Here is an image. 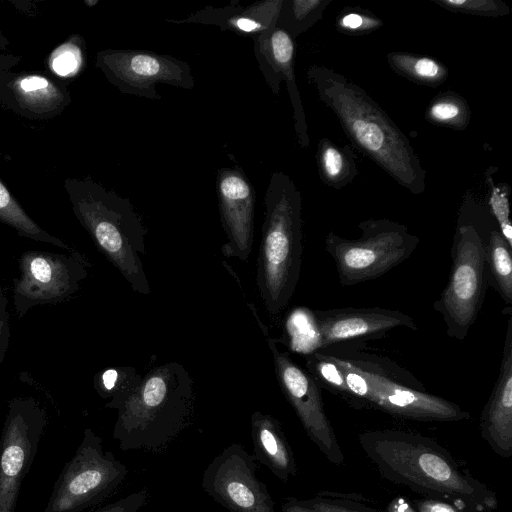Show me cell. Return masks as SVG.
I'll return each instance as SVG.
<instances>
[{
  "label": "cell",
  "instance_id": "cell-2",
  "mask_svg": "<svg viewBox=\"0 0 512 512\" xmlns=\"http://www.w3.org/2000/svg\"><path fill=\"white\" fill-rule=\"evenodd\" d=\"M319 350L339 369L344 388L340 395L354 408H373L389 415L425 422L468 420L458 404L431 394L410 371L365 342H345Z\"/></svg>",
  "mask_w": 512,
  "mask_h": 512
},
{
  "label": "cell",
  "instance_id": "cell-22",
  "mask_svg": "<svg viewBox=\"0 0 512 512\" xmlns=\"http://www.w3.org/2000/svg\"><path fill=\"white\" fill-rule=\"evenodd\" d=\"M316 159L321 180L335 189L348 185L358 174L356 157L349 145L340 146L323 138L318 143Z\"/></svg>",
  "mask_w": 512,
  "mask_h": 512
},
{
  "label": "cell",
  "instance_id": "cell-38",
  "mask_svg": "<svg viewBox=\"0 0 512 512\" xmlns=\"http://www.w3.org/2000/svg\"><path fill=\"white\" fill-rule=\"evenodd\" d=\"M16 63V58L7 56V55H0V70L9 68Z\"/></svg>",
  "mask_w": 512,
  "mask_h": 512
},
{
  "label": "cell",
  "instance_id": "cell-36",
  "mask_svg": "<svg viewBox=\"0 0 512 512\" xmlns=\"http://www.w3.org/2000/svg\"><path fill=\"white\" fill-rule=\"evenodd\" d=\"M8 300L0 287V365L3 363L10 342Z\"/></svg>",
  "mask_w": 512,
  "mask_h": 512
},
{
  "label": "cell",
  "instance_id": "cell-31",
  "mask_svg": "<svg viewBox=\"0 0 512 512\" xmlns=\"http://www.w3.org/2000/svg\"><path fill=\"white\" fill-rule=\"evenodd\" d=\"M508 191L505 190L504 185L496 186L491 184L488 206L500 232L512 247V224L510 220Z\"/></svg>",
  "mask_w": 512,
  "mask_h": 512
},
{
  "label": "cell",
  "instance_id": "cell-25",
  "mask_svg": "<svg viewBox=\"0 0 512 512\" xmlns=\"http://www.w3.org/2000/svg\"><path fill=\"white\" fill-rule=\"evenodd\" d=\"M141 375L132 366H117L102 370L94 378L98 395L108 400L105 407L113 409L139 383Z\"/></svg>",
  "mask_w": 512,
  "mask_h": 512
},
{
  "label": "cell",
  "instance_id": "cell-4",
  "mask_svg": "<svg viewBox=\"0 0 512 512\" xmlns=\"http://www.w3.org/2000/svg\"><path fill=\"white\" fill-rule=\"evenodd\" d=\"M113 409V438L122 451L162 453L194 419V380L180 363L155 366Z\"/></svg>",
  "mask_w": 512,
  "mask_h": 512
},
{
  "label": "cell",
  "instance_id": "cell-19",
  "mask_svg": "<svg viewBox=\"0 0 512 512\" xmlns=\"http://www.w3.org/2000/svg\"><path fill=\"white\" fill-rule=\"evenodd\" d=\"M282 3L283 0H264L241 6L234 0L223 7L206 6L183 19H167L166 22L213 25L223 32L253 38L276 26Z\"/></svg>",
  "mask_w": 512,
  "mask_h": 512
},
{
  "label": "cell",
  "instance_id": "cell-33",
  "mask_svg": "<svg viewBox=\"0 0 512 512\" xmlns=\"http://www.w3.org/2000/svg\"><path fill=\"white\" fill-rule=\"evenodd\" d=\"M413 506L416 512H482L463 502L433 497L416 498L413 500Z\"/></svg>",
  "mask_w": 512,
  "mask_h": 512
},
{
  "label": "cell",
  "instance_id": "cell-15",
  "mask_svg": "<svg viewBox=\"0 0 512 512\" xmlns=\"http://www.w3.org/2000/svg\"><path fill=\"white\" fill-rule=\"evenodd\" d=\"M310 314L316 335L314 350L339 343L379 339L400 327L417 330L410 315L383 307L318 309Z\"/></svg>",
  "mask_w": 512,
  "mask_h": 512
},
{
  "label": "cell",
  "instance_id": "cell-21",
  "mask_svg": "<svg viewBox=\"0 0 512 512\" xmlns=\"http://www.w3.org/2000/svg\"><path fill=\"white\" fill-rule=\"evenodd\" d=\"M487 285L507 304H512V247L499 227L489 229L486 241Z\"/></svg>",
  "mask_w": 512,
  "mask_h": 512
},
{
  "label": "cell",
  "instance_id": "cell-23",
  "mask_svg": "<svg viewBox=\"0 0 512 512\" xmlns=\"http://www.w3.org/2000/svg\"><path fill=\"white\" fill-rule=\"evenodd\" d=\"M0 221L12 227L20 236L44 242L67 252L74 251L68 244L51 235L36 224L18 204L8 189L0 181Z\"/></svg>",
  "mask_w": 512,
  "mask_h": 512
},
{
  "label": "cell",
  "instance_id": "cell-16",
  "mask_svg": "<svg viewBox=\"0 0 512 512\" xmlns=\"http://www.w3.org/2000/svg\"><path fill=\"white\" fill-rule=\"evenodd\" d=\"M216 193L227 238L222 254L247 261L254 241L255 189L242 168L224 167L217 171Z\"/></svg>",
  "mask_w": 512,
  "mask_h": 512
},
{
  "label": "cell",
  "instance_id": "cell-28",
  "mask_svg": "<svg viewBox=\"0 0 512 512\" xmlns=\"http://www.w3.org/2000/svg\"><path fill=\"white\" fill-rule=\"evenodd\" d=\"M470 112L466 102L458 95L445 93L431 103L427 111L430 121L463 129L469 122Z\"/></svg>",
  "mask_w": 512,
  "mask_h": 512
},
{
  "label": "cell",
  "instance_id": "cell-24",
  "mask_svg": "<svg viewBox=\"0 0 512 512\" xmlns=\"http://www.w3.org/2000/svg\"><path fill=\"white\" fill-rule=\"evenodd\" d=\"M330 0H283L276 26L293 39L313 26Z\"/></svg>",
  "mask_w": 512,
  "mask_h": 512
},
{
  "label": "cell",
  "instance_id": "cell-29",
  "mask_svg": "<svg viewBox=\"0 0 512 512\" xmlns=\"http://www.w3.org/2000/svg\"><path fill=\"white\" fill-rule=\"evenodd\" d=\"M360 500L361 498L355 499L339 493L322 491L302 501L315 512H383Z\"/></svg>",
  "mask_w": 512,
  "mask_h": 512
},
{
  "label": "cell",
  "instance_id": "cell-3",
  "mask_svg": "<svg viewBox=\"0 0 512 512\" xmlns=\"http://www.w3.org/2000/svg\"><path fill=\"white\" fill-rule=\"evenodd\" d=\"M306 76L356 149L411 193L424 192L426 173L410 141L361 87L325 66L311 65Z\"/></svg>",
  "mask_w": 512,
  "mask_h": 512
},
{
  "label": "cell",
  "instance_id": "cell-7",
  "mask_svg": "<svg viewBox=\"0 0 512 512\" xmlns=\"http://www.w3.org/2000/svg\"><path fill=\"white\" fill-rule=\"evenodd\" d=\"M488 232L461 207L453 235L449 279L433 303V309L443 318L446 334L459 341L467 337L485 299Z\"/></svg>",
  "mask_w": 512,
  "mask_h": 512
},
{
  "label": "cell",
  "instance_id": "cell-27",
  "mask_svg": "<svg viewBox=\"0 0 512 512\" xmlns=\"http://www.w3.org/2000/svg\"><path fill=\"white\" fill-rule=\"evenodd\" d=\"M19 99L31 109L48 111L55 108L57 100L62 101V94L46 78L38 75L25 76L15 84Z\"/></svg>",
  "mask_w": 512,
  "mask_h": 512
},
{
  "label": "cell",
  "instance_id": "cell-39",
  "mask_svg": "<svg viewBox=\"0 0 512 512\" xmlns=\"http://www.w3.org/2000/svg\"><path fill=\"white\" fill-rule=\"evenodd\" d=\"M8 44L9 43H8L7 39L2 35V33L0 31V47H2L3 49H6Z\"/></svg>",
  "mask_w": 512,
  "mask_h": 512
},
{
  "label": "cell",
  "instance_id": "cell-9",
  "mask_svg": "<svg viewBox=\"0 0 512 512\" xmlns=\"http://www.w3.org/2000/svg\"><path fill=\"white\" fill-rule=\"evenodd\" d=\"M127 467L91 428L57 477L44 512H85L101 506L124 484Z\"/></svg>",
  "mask_w": 512,
  "mask_h": 512
},
{
  "label": "cell",
  "instance_id": "cell-11",
  "mask_svg": "<svg viewBox=\"0 0 512 512\" xmlns=\"http://www.w3.org/2000/svg\"><path fill=\"white\" fill-rule=\"evenodd\" d=\"M89 263L74 250L68 254L30 250L19 258V277L13 281V303L18 318L43 304L69 299L88 275Z\"/></svg>",
  "mask_w": 512,
  "mask_h": 512
},
{
  "label": "cell",
  "instance_id": "cell-18",
  "mask_svg": "<svg viewBox=\"0 0 512 512\" xmlns=\"http://www.w3.org/2000/svg\"><path fill=\"white\" fill-rule=\"evenodd\" d=\"M482 438L503 458L512 456V314H509L498 377L482 409Z\"/></svg>",
  "mask_w": 512,
  "mask_h": 512
},
{
  "label": "cell",
  "instance_id": "cell-8",
  "mask_svg": "<svg viewBox=\"0 0 512 512\" xmlns=\"http://www.w3.org/2000/svg\"><path fill=\"white\" fill-rule=\"evenodd\" d=\"M356 239L333 232L325 237V250L332 257L343 286L379 278L407 260L419 245V238L398 222L367 219L358 224Z\"/></svg>",
  "mask_w": 512,
  "mask_h": 512
},
{
  "label": "cell",
  "instance_id": "cell-17",
  "mask_svg": "<svg viewBox=\"0 0 512 512\" xmlns=\"http://www.w3.org/2000/svg\"><path fill=\"white\" fill-rule=\"evenodd\" d=\"M252 39L258 67L272 93L278 95L281 82H285L293 108L298 143L302 148L308 147L307 123L294 70V39L277 26Z\"/></svg>",
  "mask_w": 512,
  "mask_h": 512
},
{
  "label": "cell",
  "instance_id": "cell-1",
  "mask_svg": "<svg viewBox=\"0 0 512 512\" xmlns=\"http://www.w3.org/2000/svg\"><path fill=\"white\" fill-rule=\"evenodd\" d=\"M358 442L382 478L421 495L459 501L493 511L495 493L465 472L457 460L435 440L399 429L369 430Z\"/></svg>",
  "mask_w": 512,
  "mask_h": 512
},
{
  "label": "cell",
  "instance_id": "cell-40",
  "mask_svg": "<svg viewBox=\"0 0 512 512\" xmlns=\"http://www.w3.org/2000/svg\"><path fill=\"white\" fill-rule=\"evenodd\" d=\"M486 512H493V511H486Z\"/></svg>",
  "mask_w": 512,
  "mask_h": 512
},
{
  "label": "cell",
  "instance_id": "cell-30",
  "mask_svg": "<svg viewBox=\"0 0 512 512\" xmlns=\"http://www.w3.org/2000/svg\"><path fill=\"white\" fill-rule=\"evenodd\" d=\"M444 8L479 16H503L510 12L509 7L502 1L494 0H433Z\"/></svg>",
  "mask_w": 512,
  "mask_h": 512
},
{
  "label": "cell",
  "instance_id": "cell-20",
  "mask_svg": "<svg viewBox=\"0 0 512 512\" xmlns=\"http://www.w3.org/2000/svg\"><path fill=\"white\" fill-rule=\"evenodd\" d=\"M250 425L256 461L266 466L280 481L288 482L296 475L297 465L281 423L270 414L255 411Z\"/></svg>",
  "mask_w": 512,
  "mask_h": 512
},
{
  "label": "cell",
  "instance_id": "cell-37",
  "mask_svg": "<svg viewBox=\"0 0 512 512\" xmlns=\"http://www.w3.org/2000/svg\"><path fill=\"white\" fill-rule=\"evenodd\" d=\"M281 512H315L306 506L302 500L295 497H287L281 504Z\"/></svg>",
  "mask_w": 512,
  "mask_h": 512
},
{
  "label": "cell",
  "instance_id": "cell-13",
  "mask_svg": "<svg viewBox=\"0 0 512 512\" xmlns=\"http://www.w3.org/2000/svg\"><path fill=\"white\" fill-rule=\"evenodd\" d=\"M266 339L272 353L279 387L307 436L328 461L342 465L345 457L325 412L321 387L306 370L292 360L288 352L278 348L276 339L267 334Z\"/></svg>",
  "mask_w": 512,
  "mask_h": 512
},
{
  "label": "cell",
  "instance_id": "cell-14",
  "mask_svg": "<svg viewBox=\"0 0 512 512\" xmlns=\"http://www.w3.org/2000/svg\"><path fill=\"white\" fill-rule=\"evenodd\" d=\"M257 466L253 455L233 443L208 464L202 489L231 512H276L268 487L256 477Z\"/></svg>",
  "mask_w": 512,
  "mask_h": 512
},
{
  "label": "cell",
  "instance_id": "cell-12",
  "mask_svg": "<svg viewBox=\"0 0 512 512\" xmlns=\"http://www.w3.org/2000/svg\"><path fill=\"white\" fill-rule=\"evenodd\" d=\"M96 66L122 93L152 100L161 98L156 86L193 89L189 64L171 55L136 49H107L97 53Z\"/></svg>",
  "mask_w": 512,
  "mask_h": 512
},
{
  "label": "cell",
  "instance_id": "cell-26",
  "mask_svg": "<svg viewBox=\"0 0 512 512\" xmlns=\"http://www.w3.org/2000/svg\"><path fill=\"white\" fill-rule=\"evenodd\" d=\"M390 66L403 76L430 86H438L447 77V71L434 59L405 53H390Z\"/></svg>",
  "mask_w": 512,
  "mask_h": 512
},
{
  "label": "cell",
  "instance_id": "cell-10",
  "mask_svg": "<svg viewBox=\"0 0 512 512\" xmlns=\"http://www.w3.org/2000/svg\"><path fill=\"white\" fill-rule=\"evenodd\" d=\"M47 423L46 410L34 397L9 400L0 437V512H15Z\"/></svg>",
  "mask_w": 512,
  "mask_h": 512
},
{
  "label": "cell",
  "instance_id": "cell-5",
  "mask_svg": "<svg viewBox=\"0 0 512 512\" xmlns=\"http://www.w3.org/2000/svg\"><path fill=\"white\" fill-rule=\"evenodd\" d=\"M264 206L256 284L266 311L276 317L296 290L303 253L302 198L287 174L272 173Z\"/></svg>",
  "mask_w": 512,
  "mask_h": 512
},
{
  "label": "cell",
  "instance_id": "cell-34",
  "mask_svg": "<svg viewBox=\"0 0 512 512\" xmlns=\"http://www.w3.org/2000/svg\"><path fill=\"white\" fill-rule=\"evenodd\" d=\"M149 492L146 488L131 493L115 502L101 505L87 512H138L148 501Z\"/></svg>",
  "mask_w": 512,
  "mask_h": 512
},
{
  "label": "cell",
  "instance_id": "cell-35",
  "mask_svg": "<svg viewBox=\"0 0 512 512\" xmlns=\"http://www.w3.org/2000/svg\"><path fill=\"white\" fill-rule=\"evenodd\" d=\"M381 25L382 22L373 15L367 16L360 13H348L342 16L337 23L344 33L350 34L368 33Z\"/></svg>",
  "mask_w": 512,
  "mask_h": 512
},
{
  "label": "cell",
  "instance_id": "cell-32",
  "mask_svg": "<svg viewBox=\"0 0 512 512\" xmlns=\"http://www.w3.org/2000/svg\"><path fill=\"white\" fill-rule=\"evenodd\" d=\"M80 49L72 43L62 45L51 58L52 69L61 76L76 72L81 63Z\"/></svg>",
  "mask_w": 512,
  "mask_h": 512
},
{
  "label": "cell",
  "instance_id": "cell-6",
  "mask_svg": "<svg viewBox=\"0 0 512 512\" xmlns=\"http://www.w3.org/2000/svg\"><path fill=\"white\" fill-rule=\"evenodd\" d=\"M68 191L74 214L99 251L133 291L150 294L142 261L148 230L129 199L93 181H74Z\"/></svg>",
  "mask_w": 512,
  "mask_h": 512
}]
</instances>
